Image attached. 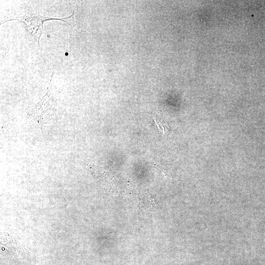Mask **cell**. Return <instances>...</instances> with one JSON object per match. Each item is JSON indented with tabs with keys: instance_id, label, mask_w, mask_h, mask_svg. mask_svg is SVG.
Returning <instances> with one entry per match:
<instances>
[{
	"instance_id": "6da1fadb",
	"label": "cell",
	"mask_w": 265,
	"mask_h": 265,
	"mask_svg": "<svg viewBox=\"0 0 265 265\" xmlns=\"http://www.w3.org/2000/svg\"><path fill=\"white\" fill-rule=\"evenodd\" d=\"M74 11L71 16L63 18H52L44 17L40 15L37 16H29L25 15L23 17H18L16 18L11 19L7 21L11 20H17L22 23L25 28L31 34L39 45V39L42 33L43 23L44 22L50 20H58L65 22L70 25L72 27L74 26L75 21L74 19Z\"/></svg>"
}]
</instances>
